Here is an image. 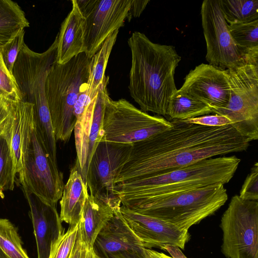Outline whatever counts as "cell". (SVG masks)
Returning a JSON list of instances; mask_svg holds the SVG:
<instances>
[{"label":"cell","mask_w":258,"mask_h":258,"mask_svg":"<svg viewBox=\"0 0 258 258\" xmlns=\"http://www.w3.org/2000/svg\"><path fill=\"white\" fill-rule=\"evenodd\" d=\"M133 144L116 184L155 176L218 155L246 151L248 142L231 124L209 127L185 120Z\"/></svg>","instance_id":"cell-1"},{"label":"cell","mask_w":258,"mask_h":258,"mask_svg":"<svg viewBox=\"0 0 258 258\" xmlns=\"http://www.w3.org/2000/svg\"><path fill=\"white\" fill-rule=\"evenodd\" d=\"M132 56L128 89L131 97L146 112L166 115L177 91L174 74L181 60L175 47L150 40L135 31L128 39Z\"/></svg>","instance_id":"cell-2"},{"label":"cell","mask_w":258,"mask_h":258,"mask_svg":"<svg viewBox=\"0 0 258 258\" xmlns=\"http://www.w3.org/2000/svg\"><path fill=\"white\" fill-rule=\"evenodd\" d=\"M240 159L235 155L204 159L155 176L115 184L114 193L120 201L153 198L229 182Z\"/></svg>","instance_id":"cell-3"},{"label":"cell","mask_w":258,"mask_h":258,"mask_svg":"<svg viewBox=\"0 0 258 258\" xmlns=\"http://www.w3.org/2000/svg\"><path fill=\"white\" fill-rule=\"evenodd\" d=\"M227 190L217 183L162 196L120 201L128 209L188 230L226 202Z\"/></svg>","instance_id":"cell-4"},{"label":"cell","mask_w":258,"mask_h":258,"mask_svg":"<svg viewBox=\"0 0 258 258\" xmlns=\"http://www.w3.org/2000/svg\"><path fill=\"white\" fill-rule=\"evenodd\" d=\"M91 59L82 52L64 64L55 62L47 76L46 96L56 141L67 142L74 131V107L87 86Z\"/></svg>","instance_id":"cell-5"},{"label":"cell","mask_w":258,"mask_h":258,"mask_svg":"<svg viewBox=\"0 0 258 258\" xmlns=\"http://www.w3.org/2000/svg\"><path fill=\"white\" fill-rule=\"evenodd\" d=\"M18 175L23 190L56 206L64 186L63 173L49 156L34 118L23 141L22 167Z\"/></svg>","instance_id":"cell-6"},{"label":"cell","mask_w":258,"mask_h":258,"mask_svg":"<svg viewBox=\"0 0 258 258\" xmlns=\"http://www.w3.org/2000/svg\"><path fill=\"white\" fill-rule=\"evenodd\" d=\"M230 86L227 106L212 113L227 117L248 142L258 139V63L245 62L225 70Z\"/></svg>","instance_id":"cell-7"},{"label":"cell","mask_w":258,"mask_h":258,"mask_svg":"<svg viewBox=\"0 0 258 258\" xmlns=\"http://www.w3.org/2000/svg\"><path fill=\"white\" fill-rule=\"evenodd\" d=\"M172 127L170 121L151 115L125 99L107 98L104 109L100 142L133 144Z\"/></svg>","instance_id":"cell-8"},{"label":"cell","mask_w":258,"mask_h":258,"mask_svg":"<svg viewBox=\"0 0 258 258\" xmlns=\"http://www.w3.org/2000/svg\"><path fill=\"white\" fill-rule=\"evenodd\" d=\"M227 258H258V202L233 196L221 219Z\"/></svg>","instance_id":"cell-9"},{"label":"cell","mask_w":258,"mask_h":258,"mask_svg":"<svg viewBox=\"0 0 258 258\" xmlns=\"http://www.w3.org/2000/svg\"><path fill=\"white\" fill-rule=\"evenodd\" d=\"M209 64L225 70L245 62L258 63V52H247L233 39L220 8L219 0H205L201 11Z\"/></svg>","instance_id":"cell-10"},{"label":"cell","mask_w":258,"mask_h":258,"mask_svg":"<svg viewBox=\"0 0 258 258\" xmlns=\"http://www.w3.org/2000/svg\"><path fill=\"white\" fill-rule=\"evenodd\" d=\"M57 36L44 52L37 53L24 43L15 62L12 75L22 101L34 105V115H50L45 92L47 76L56 62Z\"/></svg>","instance_id":"cell-11"},{"label":"cell","mask_w":258,"mask_h":258,"mask_svg":"<svg viewBox=\"0 0 258 258\" xmlns=\"http://www.w3.org/2000/svg\"><path fill=\"white\" fill-rule=\"evenodd\" d=\"M85 18L84 52L91 58L113 31L124 25L132 0H75Z\"/></svg>","instance_id":"cell-12"},{"label":"cell","mask_w":258,"mask_h":258,"mask_svg":"<svg viewBox=\"0 0 258 258\" xmlns=\"http://www.w3.org/2000/svg\"><path fill=\"white\" fill-rule=\"evenodd\" d=\"M133 144L102 141L92 156L86 176L90 195L104 201L117 195L114 193L116 180L127 162Z\"/></svg>","instance_id":"cell-13"},{"label":"cell","mask_w":258,"mask_h":258,"mask_svg":"<svg viewBox=\"0 0 258 258\" xmlns=\"http://www.w3.org/2000/svg\"><path fill=\"white\" fill-rule=\"evenodd\" d=\"M108 81V77L105 76L96 98L89 105L82 119L76 122L74 130L77 153L74 166L86 183L89 163L101 140L104 111L109 97L107 90Z\"/></svg>","instance_id":"cell-14"},{"label":"cell","mask_w":258,"mask_h":258,"mask_svg":"<svg viewBox=\"0 0 258 258\" xmlns=\"http://www.w3.org/2000/svg\"><path fill=\"white\" fill-rule=\"evenodd\" d=\"M120 210L125 222L146 248L165 250L167 245L183 249L190 238L188 230L160 219L133 212L123 206Z\"/></svg>","instance_id":"cell-15"},{"label":"cell","mask_w":258,"mask_h":258,"mask_svg":"<svg viewBox=\"0 0 258 258\" xmlns=\"http://www.w3.org/2000/svg\"><path fill=\"white\" fill-rule=\"evenodd\" d=\"M179 90L206 103L212 111L226 107L230 94L225 70L204 63L189 71Z\"/></svg>","instance_id":"cell-16"},{"label":"cell","mask_w":258,"mask_h":258,"mask_svg":"<svg viewBox=\"0 0 258 258\" xmlns=\"http://www.w3.org/2000/svg\"><path fill=\"white\" fill-rule=\"evenodd\" d=\"M93 249L101 258H146V248L125 222L120 209L99 233Z\"/></svg>","instance_id":"cell-17"},{"label":"cell","mask_w":258,"mask_h":258,"mask_svg":"<svg viewBox=\"0 0 258 258\" xmlns=\"http://www.w3.org/2000/svg\"><path fill=\"white\" fill-rule=\"evenodd\" d=\"M30 207L38 258H48L52 244L64 233L56 206L23 190Z\"/></svg>","instance_id":"cell-18"},{"label":"cell","mask_w":258,"mask_h":258,"mask_svg":"<svg viewBox=\"0 0 258 258\" xmlns=\"http://www.w3.org/2000/svg\"><path fill=\"white\" fill-rule=\"evenodd\" d=\"M121 202L118 197L104 201L88 195L80 223V230L87 249L93 248L99 233L120 209Z\"/></svg>","instance_id":"cell-19"},{"label":"cell","mask_w":258,"mask_h":258,"mask_svg":"<svg viewBox=\"0 0 258 258\" xmlns=\"http://www.w3.org/2000/svg\"><path fill=\"white\" fill-rule=\"evenodd\" d=\"M72 8L61 23L57 35L56 62L64 64L79 54L84 52L85 18L75 0Z\"/></svg>","instance_id":"cell-20"},{"label":"cell","mask_w":258,"mask_h":258,"mask_svg":"<svg viewBox=\"0 0 258 258\" xmlns=\"http://www.w3.org/2000/svg\"><path fill=\"white\" fill-rule=\"evenodd\" d=\"M88 192L87 184L74 166L64 185L60 198L59 217L61 222L73 226L80 221Z\"/></svg>","instance_id":"cell-21"},{"label":"cell","mask_w":258,"mask_h":258,"mask_svg":"<svg viewBox=\"0 0 258 258\" xmlns=\"http://www.w3.org/2000/svg\"><path fill=\"white\" fill-rule=\"evenodd\" d=\"M34 117L33 104L22 101L16 102L14 120L8 142L16 175L21 170L23 141L28 128L33 122Z\"/></svg>","instance_id":"cell-22"},{"label":"cell","mask_w":258,"mask_h":258,"mask_svg":"<svg viewBox=\"0 0 258 258\" xmlns=\"http://www.w3.org/2000/svg\"><path fill=\"white\" fill-rule=\"evenodd\" d=\"M119 29L111 33L103 42L97 52L91 57L87 95L92 101L96 97L99 87L105 77V72Z\"/></svg>","instance_id":"cell-23"},{"label":"cell","mask_w":258,"mask_h":258,"mask_svg":"<svg viewBox=\"0 0 258 258\" xmlns=\"http://www.w3.org/2000/svg\"><path fill=\"white\" fill-rule=\"evenodd\" d=\"M29 26L24 11L17 3L0 0V46Z\"/></svg>","instance_id":"cell-24"},{"label":"cell","mask_w":258,"mask_h":258,"mask_svg":"<svg viewBox=\"0 0 258 258\" xmlns=\"http://www.w3.org/2000/svg\"><path fill=\"white\" fill-rule=\"evenodd\" d=\"M211 113L207 104L177 90L170 100L166 116L172 120H186Z\"/></svg>","instance_id":"cell-25"},{"label":"cell","mask_w":258,"mask_h":258,"mask_svg":"<svg viewBox=\"0 0 258 258\" xmlns=\"http://www.w3.org/2000/svg\"><path fill=\"white\" fill-rule=\"evenodd\" d=\"M219 3L228 25L258 20V0H219Z\"/></svg>","instance_id":"cell-26"},{"label":"cell","mask_w":258,"mask_h":258,"mask_svg":"<svg viewBox=\"0 0 258 258\" xmlns=\"http://www.w3.org/2000/svg\"><path fill=\"white\" fill-rule=\"evenodd\" d=\"M0 249L9 258H30L17 228L7 219L0 218Z\"/></svg>","instance_id":"cell-27"},{"label":"cell","mask_w":258,"mask_h":258,"mask_svg":"<svg viewBox=\"0 0 258 258\" xmlns=\"http://www.w3.org/2000/svg\"><path fill=\"white\" fill-rule=\"evenodd\" d=\"M230 33L237 46L247 52H258V20L228 25Z\"/></svg>","instance_id":"cell-28"},{"label":"cell","mask_w":258,"mask_h":258,"mask_svg":"<svg viewBox=\"0 0 258 258\" xmlns=\"http://www.w3.org/2000/svg\"><path fill=\"white\" fill-rule=\"evenodd\" d=\"M16 176L9 144L0 136V197L2 199L5 198V191L14 189Z\"/></svg>","instance_id":"cell-29"},{"label":"cell","mask_w":258,"mask_h":258,"mask_svg":"<svg viewBox=\"0 0 258 258\" xmlns=\"http://www.w3.org/2000/svg\"><path fill=\"white\" fill-rule=\"evenodd\" d=\"M79 229V222L70 226L67 231L52 244L48 258H69Z\"/></svg>","instance_id":"cell-30"},{"label":"cell","mask_w":258,"mask_h":258,"mask_svg":"<svg viewBox=\"0 0 258 258\" xmlns=\"http://www.w3.org/2000/svg\"><path fill=\"white\" fill-rule=\"evenodd\" d=\"M25 31L19 32L13 39L1 47V51L4 64L12 75L13 67L20 51L24 44Z\"/></svg>","instance_id":"cell-31"},{"label":"cell","mask_w":258,"mask_h":258,"mask_svg":"<svg viewBox=\"0 0 258 258\" xmlns=\"http://www.w3.org/2000/svg\"><path fill=\"white\" fill-rule=\"evenodd\" d=\"M21 101V95L13 75L7 69L3 60L0 47V97Z\"/></svg>","instance_id":"cell-32"},{"label":"cell","mask_w":258,"mask_h":258,"mask_svg":"<svg viewBox=\"0 0 258 258\" xmlns=\"http://www.w3.org/2000/svg\"><path fill=\"white\" fill-rule=\"evenodd\" d=\"M17 101L0 97V136L9 142Z\"/></svg>","instance_id":"cell-33"},{"label":"cell","mask_w":258,"mask_h":258,"mask_svg":"<svg viewBox=\"0 0 258 258\" xmlns=\"http://www.w3.org/2000/svg\"><path fill=\"white\" fill-rule=\"evenodd\" d=\"M239 197L245 200H258V163L255 162L245 178L240 189Z\"/></svg>","instance_id":"cell-34"},{"label":"cell","mask_w":258,"mask_h":258,"mask_svg":"<svg viewBox=\"0 0 258 258\" xmlns=\"http://www.w3.org/2000/svg\"><path fill=\"white\" fill-rule=\"evenodd\" d=\"M187 122L209 127H219L231 124L227 117L219 115H205L185 120Z\"/></svg>","instance_id":"cell-35"},{"label":"cell","mask_w":258,"mask_h":258,"mask_svg":"<svg viewBox=\"0 0 258 258\" xmlns=\"http://www.w3.org/2000/svg\"><path fill=\"white\" fill-rule=\"evenodd\" d=\"M149 2V0H132L127 20L130 21L133 18L140 17Z\"/></svg>","instance_id":"cell-36"},{"label":"cell","mask_w":258,"mask_h":258,"mask_svg":"<svg viewBox=\"0 0 258 258\" xmlns=\"http://www.w3.org/2000/svg\"><path fill=\"white\" fill-rule=\"evenodd\" d=\"M87 249L86 245L82 238L79 229L78 236L69 258H85Z\"/></svg>","instance_id":"cell-37"},{"label":"cell","mask_w":258,"mask_h":258,"mask_svg":"<svg viewBox=\"0 0 258 258\" xmlns=\"http://www.w3.org/2000/svg\"><path fill=\"white\" fill-rule=\"evenodd\" d=\"M146 258H173L164 254L152 249L146 248L145 250Z\"/></svg>","instance_id":"cell-38"},{"label":"cell","mask_w":258,"mask_h":258,"mask_svg":"<svg viewBox=\"0 0 258 258\" xmlns=\"http://www.w3.org/2000/svg\"><path fill=\"white\" fill-rule=\"evenodd\" d=\"M85 258H101L94 250L93 248L91 249H87Z\"/></svg>","instance_id":"cell-39"},{"label":"cell","mask_w":258,"mask_h":258,"mask_svg":"<svg viewBox=\"0 0 258 258\" xmlns=\"http://www.w3.org/2000/svg\"><path fill=\"white\" fill-rule=\"evenodd\" d=\"M0 258H9L0 249Z\"/></svg>","instance_id":"cell-40"}]
</instances>
